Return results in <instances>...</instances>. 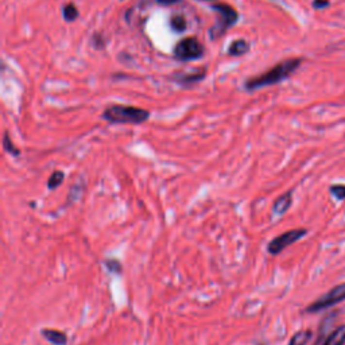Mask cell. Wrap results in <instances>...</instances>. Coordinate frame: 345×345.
<instances>
[{"label":"cell","mask_w":345,"mask_h":345,"mask_svg":"<svg viewBox=\"0 0 345 345\" xmlns=\"http://www.w3.org/2000/svg\"><path fill=\"white\" fill-rule=\"evenodd\" d=\"M302 64V58H287L285 61H280L270 70L262 73L259 76H255L252 79H248L244 82L246 91H256L266 86L279 84L286 79H289L293 73L297 70Z\"/></svg>","instance_id":"cell-1"},{"label":"cell","mask_w":345,"mask_h":345,"mask_svg":"<svg viewBox=\"0 0 345 345\" xmlns=\"http://www.w3.org/2000/svg\"><path fill=\"white\" fill-rule=\"evenodd\" d=\"M101 117L112 124H142L150 119V111L133 105L115 104L104 109Z\"/></svg>","instance_id":"cell-2"},{"label":"cell","mask_w":345,"mask_h":345,"mask_svg":"<svg viewBox=\"0 0 345 345\" xmlns=\"http://www.w3.org/2000/svg\"><path fill=\"white\" fill-rule=\"evenodd\" d=\"M212 10L217 14V22L209 30V36L212 41H216L224 35L225 31L235 26L239 19V14L233 7L228 3H214L212 4Z\"/></svg>","instance_id":"cell-3"},{"label":"cell","mask_w":345,"mask_h":345,"mask_svg":"<svg viewBox=\"0 0 345 345\" xmlns=\"http://www.w3.org/2000/svg\"><path fill=\"white\" fill-rule=\"evenodd\" d=\"M205 49L202 43L194 38V36H186L181 41H178L173 49V55L180 62H189V61H197L204 57Z\"/></svg>","instance_id":"cell-4"},{"label":"cell","mask_w":345,"mask_h":345,"mask_svg":"<svg viewBox=\"0 0 345 345\" xmlns=\"http://www.w3.org/2000/svg\"><path fill=\"white\" fill-rule=\"evenodd\" d=\"M343 301H345V283H340V285L334 286L333 289H330L328 293H325L318 299H315L314 302L310 303L305 312L306 313H318V312L332 308Z\"/></svg>","instance_id":"cell-5"},{"label":"cell","mask_w":345,"mask_h":345,"mask_svg":"<svg viewBox=\"0 0 345 345\" xmlns=\"http://www.w3.org/2000/svg\"><path fill=\"white\" fill-rule=\"evenodd\" d=\"M308 235V230L305 228H297V230H286L285 233L279 235V236L274 237L271 242L268 243L267 246V252L273 256H277L282 251H285L287 247H290L291 244L297 243L298 240H301L302 237Z\"/></svg>","instance_id":"cell-6"},{"label":"cell","mask_w":345,"mask_h":345,"mask_svg":"<svg viewBox=\"0 0 345 345\" xmlns=\"http://www.w3.org/2000/svg\"><path fill=\"white\" fill-rule=\"evenodd\" d=\"M206 73H208L206 67H197L189 72H176L173 74V81L182 88H190L205 79Z\"/></svg>","instance_id":"cell-7"},{"label":"cell","mask_w":345,"mask_h":345,"mask_svg":"<svg viewBox=\"0 0 345 345\" xmlns=\"http://www.w3.org/2000/svg\"><path fill=\"white\" fill-rule=\"evenodd\" d=\"M42 337L48 343L53 345H66L67 336L65 332H61L58 329H51V328H45L41 330Z\"/></svg>","instance_id":"cell-8"},{"label":"cell","mask_w":345,"mask_h":345,"mask_svg":"<svg viewBox=\"0 0 345 345\" xmlns=\"http://www.w3.org/2000/svg\"><path fill=\"white\" fill-rule=\"evenodd\" d=\"M291 204H293V192L289 190L285 194L279 196L278 198L275 200V202L273 204V213L277 216H282L289 211Z\"/></svg>","instance_id":"cell-9"},{"label":"cell","mask_w":345,"mask_h":345,"mask_svg":"<svg viewBox=\"0 0 345 345\" xmlns=\"http://www.w3.org/2000/svg\"><path fill=\"white\" fill-rule=\"evenodd\" d=\"M249 49H251V45L246 39H235L230 42V48L227 50V54L230 57H242V55L248 53Z\"/></svg>","instance_id":"cell-10"},{"label":"cell","mask_w":345,"mask_h":345,"mask_svg":"<svg viewBox=\"0 0 345 345\" xmlns=\"http://www.w3.org/2000/svg\"><path fill=\"white\" fill-rule=\"evenodd\" d=\"M322 345H345V325L334 329Z\"/></svg>","instance_id":"cell-11"},{"label":"cell","mask_w":345,"mask_h":345,"mask_svg":"<svg viewBox=\"0 0 345 345\" xmlns=\"http://www.w3.org/2000/svg\"><path fill=\"white\" fill-rule=\"evenodd\" d=\"M170 27H171V30L176 31L178 34L185 33V31L188 30V20L181 14H174L170 18Z\"/></svg>","instance_id":"cell-12"},{"label":"cell","mask_w":345,"mask_h":345,"mask_svg":"<svg viewBox=\"0 0 345 345\" xmlns=\"http://www.w3.org/2000/svg\"><path fill=\"white\" fill-rule=\"evenodd\" d=\"M313 336V332L312 330H308V329H302L299 330L297 333L294 334L293 337L289 341V345H308V343L312 339Z\"/></svg>","instance_id":"cell-13"},{"label":"cell","mask_w":345,"mask_h":345,"mask_svg":"<svg viewBox=\"0 0 345 345\" xmlns=\"http://www.w3.org/2000/svg\"><path fill=\"white\" fill-rule=\"evenodd\" d=\"M62 16H64V19L66 20V22H74L76 19L80 16V12H79V8L74 6L73 3H67V4H65L64 6V8H62Z\"/></svg>","instance_id":"cell-14"},{"label":"cell","mask_w":345,"mask_h":345,"mask_svg":"<svg viewBox=\"0 0 345 345\" xmlns=\"http://www.w3.org/2000/svg\"><path fill=\"white\" fill-rule=\"evenodd\" d=\"M65 180V173L61 170H55L54 173H51V176L49 177L48 180V188L50 190H55L57 188H60L62 185V182Z\"/></svg>","instance_id":"cell-15"},{"label":"cell","mask_w":345,"mask_h":345,"mask_svg":"<svg viewBox=\"0 0 345 345\" xmlns=\"http://www.w3.org/2000/svg\"><path fill=\"white\" fill-rule=\"evenodd\" d=\"M3 148H4V151L11 154L14 157H19V155H20V150H19L16 146L14 145V142L11 140V138H10V135H8L7 131L4 132V135H3Z\"/></svg>","instance_id":"cell-16"},{"label":"cell","mask_w":345,"mask_h":345,"mask_svg":"<svg viewBox=\"0 0 345 345\" xmlns=\"http://www.w3.org/2000/svg\"><path fill=\"white\" fill-rule=\"evenodd\" d=\"M92 43H93V48L97 50H103L107 46V39L104 38V35L101 33H95L92 36Z\"/></svg>","instance_id":"cell-17"},{"label":"cell","mask_w":345,"mask_h":345,"mask_svg":"<svg viewBox=\"0 0 345 345\" xmlns=\"http://www.w3.org/2000/svg\"><path fill=\"white\" fill-rule=\"evenodd\" d=\"M329 192L336 200H344L345 198V185H332L329 188Z\"/></svg>","instance_id":"cell-18"},{"label":"cell","mask_w":345,"mask_h":345,"mask_svg":"<svg viewBox=\"0 0 345 345\" xmlns=\"http://www.w3.org/2000/svg\"><path fill=\"white\" fill-rule=\"evenodd\" d=\"M105 267L108 268L109 273L112 274H121V271H123L121 263L117 259H108V261H105Z\"/></svg>","instance_id":"cell-19"},{"label":"cell","mask_w":345,"mask_h":345,"mask_svg":"<svg viewBox=\"0 0 345 345\" xmlns=\"http://www.w3.org/2000/svg\"><path fill=\"white\" fill-rule=\"evenodd\" d=\"M329 4H330V3H329V0H314V1H313V7H314L315 10H322V8H327Z\"/></svg>","instance_id":"cell-20"},{"label":"cell","mask_w":345,"mask_h":345,"mask_svg":"<svg viewBox=\"0 0 345 345\" xmlns=\"http://www.w3.org/2000/svg\"><path fill=\"white\" fill-rule=\"evenodd\" d=\"M158 4H162V6H173V4H177L180 3L181 0H155Z\"/></svg>","instance_id":"cell-21"},{"label":"cell","mask_w":345,"mask_h":345,"mask_svg":"<svg viewBox=\"0 0 345 345\" xmlns=\"http://www.w3.org/2000/svg\"><path fill=\"white\" fill-rule=\"evenodd\" d=\"M198 1H212V0H198Z\"/></svg>","instance_id":"cell-22"}]
</instances>
